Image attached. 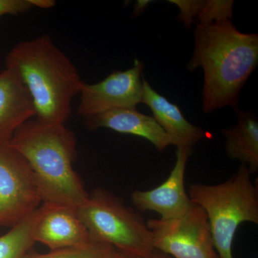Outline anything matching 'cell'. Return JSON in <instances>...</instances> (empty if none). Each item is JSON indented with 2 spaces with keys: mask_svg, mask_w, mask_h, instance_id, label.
Returning <instances> with one entry per match:
<instances>
[{
  "mask_svg": "<svg viewBox=\"0 0 258 258\" xmlns=\"http://www.w3.org/2000/svg\"><path fill=\"white\" fill-rule=\"evenodd\" d=\"M190 71H204L203 111L237 107L239 95L258 62L257 34L239 31L230 20L197 24Z\"/></svg>",
  "mask_w": 258,
  "mask_h": 258,
  "instance_id": "6da1fadb",
  "label": "cell"
},
{
  "mask_svg": "<svg viewBox=\"0 0 258 258\" xmlns=\"http://www.w3.org/2000/svg\"><path fill=\"white\" fill-rule=\"evenodd\" d=\"M31 168L42 203L79 208L89 194L74 168L77 140L64 123L33 118L13 134L10 142Z\"/></svg>",
  "mask_w": 258,
  "mask_h": 258,
  "instance_id": "7a4b0ae2",
  "label": "cell"
},
{
  "mask_svg": "<svg viewBox=\"0 0 258 258\" xmlns=\"http://www.w3.org/2000/svg\"><path fill=\"white\" fill-rule=\"evenodd\" d=\"M6 69L23 81L32 100L35 118L64 123L83 81L77 68L47 35L20 42L6 56Z\"/></svg>",
  "mask_w": 258,
  "mask_h": 258,
  "instance_id": "3957f363",
  "label": "cell"
},
{
  "mask_svg": "<svg viewBox=\"0 0 258 258\" xmlns=\"http://www.w3.org/2000/svg\"><path fill=\"white\" fill-rule=\"evenodd\" d=\"M188 195L206 212L219 257L234 258L232 244L239 226L258 224V188L248 167L241 164L230 179L219 184H191Z\"/></svg>",
  "mask_w": 258,
  "mask_h": 258,
  "instance_id": "277c9868",
  "label": "cell"
},
{
  "mask_svg": "<svg viewBox=\"0 0 258 258\" xmlns=\"http://www.w3.org/2000/svg\"><path fill=\"white\" fill-rule=\"evenodd\" d=\"M76 211L94 242L143 258L154 250L142 215L108 190H93Z\"/></svg>",
  "mask_w": 258,
  "mask_h": 258,
  "instance_id": "5b68a950",
  "label": "cell"
},
{
  "mask_svg": "<svg viewBox=\"0 0 258 258\" xmlns=\"http://www.w3.org/2000/svg\"><path fill=\"white\" fill-rule=\"evenodd\" d=\"M154 249L174 258H220L206 212L193 203L182 216L171 220L149 219Z\"/></svg>",
  "mask_w": 258,
  "mask_h": 258,
  "instance_id": "8992f818",
  "label": "cell"
},
{
  "mask_svg": "<svg viewBox=\"0 0 258 258\" xmlns=\"http://www.w3.org/2000/svg\"><path fill=\"white\" fill-rule=\"evenodd\" d=\"M41 203L28 161L10 142H0V227L18 225Z\"/></svg>",
  "mask_w": 258,
  "mask_h": 258,
  "instance_id": "52a82bcc",
  "label": "cell"
},
{
  "mask_svg": "<svg viewBox=\"0 0 258 258\" xmlns=\"http://www.w3.org/2000/svg\"><path fill=\"white\" fill-rule=\"evenodd\" d=\"M143 67V62L136 59L127 71H114L99 83L83 82L78 115L87 118L113 110L136 108L142 103Z\"/></svg>",
  "mask_w": 258,
  "mask_h": 258,
  "instance_id": "ba28073f",
  "label": "cell"
},
{
  "mask_svg": "<svg viewBox=\"0 0 258 258\" xmlns=\"http://www.w3.org/2000/svg\"><path fill=\"white\" fill-rule=\"evenodd\" d=\"M192 152V148L178 147L175 165L166 181L154 189L132 194V203L138 211L157 212L161 220H171L182 216L192 207L184 186L186 164Z\"/></svg>",
  "mask_w": 258,
  "mask_h": 258,
  "instance_id": "9c48e42d",
  "label": "cell"
},
{
  "mask_svg": "<svg viewBox=\"0 0 258 258\" xmlns=\"http://www.w3.org/2000/svg\"><path fill=\"white\" fill-rule=\"evenodd\" d=\"M33 237L35 242L45 244L50 250L94 242L76 208L48 203L37 209Z\"/></svg>",
  "mask_w": 258,
  "mask_h": 258,
  "instance_id": "30bf717a",
  "label": "cell"
},
{
  "mask_svg": "<svg viewBox=\"0 0 258 258\" xmlns=\"http://www.w3.org/2000/svg\"><path fill=\"white\" fill-rule=\"evenodd\" d=\"M35 117L31 96L12 70L0 73V142H10L25 122Z\"/></svg>",
  "mask_w": 258,
  "mask_h": 258,
  "instance_id": "8fae6325",
  "label": "cell"
},
{
  "mask_svg": "<svg viewBox=\"0 0 258 258\" xmlns=\"http://www.w3.org/2000/svg\"><path fill=\"white\" fill-rule=\"evenodd\" d=\"M91 130L106 128L120 134L147 139L159 152L172 145L171 139L154 117L142 114L136 108H123L84 118Z\"/></svg>",
  "mask_w": 258,
  "mask_h": 258,
  "instance_id": "7c38bea8",
  "label": "cell"
},
{
  "mask_svg": "<svg viewBox=\"0 0 258 258\" xmlns=\"http://www.w3.org/2000/svg\"><path fill=\"white\" fill-rule=\"evenodd\" d=\"M143 83L142 103L154 113V119L171 139L172 145L178 147L192 148L205 138L203 129L195 126L184 118L179 107L156 92L145 79Z\"/></svg>",
  "mask_w": 258,
  "mask_h": 258,
  "instance_id": "4fadbf2b",
  "label": "cell"
},
{
  "mask_svg": "<svg viewBox=\"0 0 258 258\" xmlns=\"http://www.w3.org/2000/svg\"><path fill=\"white\" fill-rule=\"evenodd\" d=\"M236 113L237 124L222 130L226 154L232 160L245 164L251 174H255L258 171V123L253 115L237 107Z\"/></svg>",
  "mask_w": 258,
  "mask_h": 258,
  "instance_id": "5bb4252c",
  "label": "cell"
},
{
  "mask_svg": "<svg viewBox=\"0 0 258 258\" xmlns=\"http://www.w3.org/2000/svg\"><path fill=\"white\" fill-rule=\"evenodd\" d=\"M37 210L0 237V258H24L35 243L34 226Z\"/></svg>",
  "mask_w": 258,
  "mask_h": 258,
  "instance_id": "9a60e30c",
  "label": "cell"
},
{
  "mask_svg": "<svg viewBox=\"0 0 258 258\" xmlns=\"http://www.w3.org/2000/svg\"><path fill=\"white\" fill-rule=\"evenodd\" d=\"M112 246L93 242L79 247L51 250L47 254L29 252L24 258H104Z\"/></svg>",
  "mask_w": 258,
  "mask_h": 258,
  "instance_id": "2e32d148",
  "label": "cell"
},
{
  "mask_svg": "<svg viewBox=\"0 0 258 258\" xmlns=\"http://www.w3.org/2000/svg\"><path fill=\"white\" fill-rule=\"evenodd\" d=\"M233 1H205L200 14L198 16V24L205 25L230 20L232 18Z\"/></svg>",
  "mask_w": 258,
  "mask_h": 258,
  "instance_id": "e0dca14e",
  "label": "cell"
},
{
  "mask_svg": "<svg viewBox=\"0 0 258 258\" xmlns=\"http://www.w3.org/2000/svg\"><path fill=\"white\" fill-rule=\"evenodd\" d=\"M169 2L176 5L179 8L181 13L178 16V19L184 22L186 28H190L191 24L195 23L194 20L195 18H198L205 3V1L200 0H170Z\"/></svg>",
  "mask_w": 258,
  "mask_h": 258,
  "instance_id": "ac0fdd59",
  "label": "cell"
},
{
  "mask_svg": "<svg viewBox=\"0 0 258 258\" xmlns=\"http://www.w3.org/2000/svg\"><path fill=\"white\" fill-rule=\"evenodd\" d=\"M33 8L29 0H0V17L23 14Z\"/></svg>",
  "mask_w": 258,
  "mask_h": 258,
  "instance_id": "d6986e66",
  "label": "cell"
},
{
  "mask_svg": "<svg viewBox=\"0 0 258 258\" xmlns=\"http://www.w3.org/2000/svg\"><path fill=\"white\" fill-rule=\"evenodd\" d=\"M104 258H143L134 254L127 253L119 249L111 247V248L107 252Z\"/></svg>",
  "mask_w": 258,
  "mask_h": 258,
  "instance_id": "ffe728a7",
  "label": "cell"
},
{
  "mask_svg": "<svg viewBox=\"0 0 258 258\" xmlns=\"http://www.w3.org/2000/svg\"><path fill=\"white\" fill-rule=\"evenodd\" d=\"M33 8L41 9H50L53 8L56 4L55 0H29Z\"/></svg>",
  "mask_w": 258,
  "mask_h": 258,
  "instance_id": "44dd1931",
  "label": "cell"
},
{
  "mask_svg": "<svg viewBox=\"0 0 258 258\" xmlns=\"http://www.w3.org/2000/svg\"><path fill=\"white\" fill-rule=\"evenodd\" d=\"M151 3V1H146V0H139L137 2V4L134 6V15H139L142 14V13L145 10L148 6V5Z\"/></svg>",
  "mask_w": 258,
  "mask_h": 258,
  "instance_id": "7402d4cb",
  "label": "cell"
},
{
  "mask_svg": "<svg viewBox=\"0 0 258 258\" xmlns=\"http://www.w3.org/2000/svg\"><path fill=\"white\" fill-rule=\"evenodd\" d=\"M147 258H174L171 257V256L168 255V254H166L163 253V252H160V251H158L157 249H154V251L152 252V254L148 256Z\"/></svg>",
  "mask_w": 258,
  "mask_h": 258,
  "instance_id": "603a6c76",
  "label": "cell"
}]
</instances>
